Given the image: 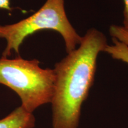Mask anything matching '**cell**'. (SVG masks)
Listing matches in <instances>:
<instances>
[{"label": "cell", "instance_id": "1", "mask_svg": "<svg viewBox=\"0 0 128 128\" xmlns=\"http://www.w3.org/2000/svg\"><path fill=\"white\" fill-rule=\"evenodd\" d=\"M106 36L91 28L81 44L55 64L51 100L53 128H78L83 103L93 84L98 54L108 45Z\"/></svg>", "mask_w": 128, "mask_h": 128}, {"label": "cell", "instance_id": "2", "mask_svg": "<svg viewBox=\"0 0 128 128\" xmlns=\"http://www.w3.org/2000/svg\"><path fill=\"white\" fill-rule=\"evenodd\" d=\"M55 81L54 69L41 68L38 60L0 59V84L14 91L29 113L51 103Z\"/></svg>", "mask_w": 128, "mask_h": 128}, {"label": "cell", "instance_id": "3", "mask_svg": "<svg viewBox=\"0 0 128 128\" xmlns=\"http://www.w3.org/2000/svg\"><path fill=\"white\" fill-rule=\"evenodd\" d=\"M52 30L61 35L67 54L80 45L82 37L76 32L67 17L65 0H46L38 12L28 18L12 24L0 25V38L7 41L3 57L18 54L22 43L27 37L42 30Z\"/></svg>", "mask_w": 128, "mask_h": 128}, {"label": "cell", "instance_id": "4", "mask_svg": "<svg viewBox=\"0 0 128 128\" xmlns=\"http://www.w3.org/2000/svg\"><path fill=\"white\" fill-rule=\"evenodd\" d=\"M35 124L36 119L33 113L20 106L0 119V128H34Z\"/></svg>", "mask_w": 128, "mask_h": 128}, {"label": "cell", "instance_id": "5", "mask_svg": "<svg viewBox=\"0 0 128 128\" xmlns=\"http://www.w3.org/2000/svg\"><path fill=\"white\" fill-rule=\"evenodd\" d=\"M113 44H108L103 52L110 55L113 59L121 60L128 64V46L112 38Z\"/></svg>", "mask_w": 128, "mask_h": 128}, {"label": "cell", "instance_id": "6", "mask_svg": "<svg viewBox=\"0 0 128 128\" xmlns=\"http://www.w3.org/2000/svg\"><path fill=\"white\" fill-rule=\"evenodd\" d=\"M109 34L114 38L128 46V30L122 26L112 25L109 28Z\"/></svg>", "mask_w": 128, "mask_h": 128}, {"label": "cell", "instance_id": "7", "mask_svg": "<svg viewBox=\"0 0 128 128\" xmlns=\"http://www.w3.org/2000/svg\"><path fill=\"white\" fill-rule=\"evenodd\" d=\"M124 21L123 27L128 30V0H124Z\"/></svg>", "mask_w": 128, "mask_h": 128}, {"label": "cell", "instance_id": "8", "mask_svg": "<svg viewBox=\"0 0 128 128\" xmlns=\"http://www.w3.org/2000/svg\"><path fill=\"white\" fill-rule=\"evenodd\" d=\"M0 9H4L6 10L12 11V8L10 6V0H0Z\"/></svg>", "mask_w": 128, "mask_h": 128}]
</instances>
